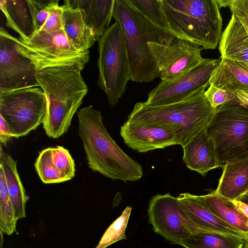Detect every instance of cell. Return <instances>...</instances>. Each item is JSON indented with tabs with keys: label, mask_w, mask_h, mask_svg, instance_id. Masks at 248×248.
Listing matches in <instances>:
<instances>
[{
	"label": "cell",
	"mask_w": 248,
	"mask_h": 248,
	"mask_svg": "<svg viewBox=\"0 0 248 248\" xmlns=\"http://www.w3.org/2000/svg\"><path fill=\"white\" fill-rule=\"evenodd\" d=\"M81 71L75 67L60 66L36 73L38 87L47 99L42 124L49 138L57 139L67 132L75 113L87 93L88 87Z\"/></svg>",
	"instance_id": "cell-2"
},
{
	"label": "cell",
	"mask_w": 248,
	"mask_h": 248,
	"mask_svg": "<svg viewBox=\"0 0 248 248\" xmlns=\"http://www.w3.org/2000/svg\"><path fill=\"white\" fill-rule=\"evenodd\" d=\"M59 0H30L36 31L44 25L51 8L59 5Z\"/></svg>",
	"instance_id": "cell-32"
},
{
	"label": "cell",
	"mask_w": 248,
	"mask_h": 248,
	"mask_svg": "<svg viewBox=\"0 0 248 248\" xmlns=\"http://www.w3.org/2000/svg\"><path fill=\"white\" fill-rule=\"evenodd\" d=\"M165 28L202 49H214L222 34L217 0H161Z\"/></svg>",
	"instance_id": "cell-5"
},
{
	"label": "cell",
	"mask_w": 248,
	"mask_h": 248,
	"mask_svg": "<svg viewBox=\"0 0 248 248\" xmlns=\"http://www.w3.org/2000/svg\"><path fill=\"white\" fill-rule=\"evenodd\" d=\"M17 38L0 28V93L38 86L31 61L16 48Z\"/></svg>",
	"instance_id": "cell-11"
},
{
	"label": "cell",
	"mask_w": 248,
	"mask_h": 248,
	"mask_svg": "<svg viewBox=\"0 0 248 248\" xmlns=\"http://www.w3.org/2000/svg\"><path fill=\"white\" fill-rule=\"evenodd\" d=\"M148 46L158 66L161 81L178 78L205 59L200 46L175 37L166 44L149 43Z\"/></svg>",
	"instance_id": "cell-12"
},
{
	"label": "cell",
	"mask_w": 248,
	"mask_h": 248,
	"mask_svg": "<svg viewBox=\"0 0 248 248\" xmlns=\"http://www.w3.org/2000/svg\"><path fill=\"white\" fill-rule=\"evenodd\" d=\"M132 208L127 206L121 215L108 228L95 248H106L126 239L125 231Z\"/></svg>",
	"instance_id": "cell-28"
},
{
	"label": "cell",
	"mask_w": 248,
	"mask_h": 248,
	"mask_svg": "<svg viewBox=\"0 0 248 248\" xmlns=\"http://www.w3.org/2000/svg\"><path fill=\"white\" fill-rule=\"evenodd\" d=\"M220 59H229L248 65V33L242 23L232 15L219 43Z\"/></svg>",
	"instance_id": "cell-19"
},
{
	"label": "cell",
	"mask_w": 248,
	"mask_h": 248,
	"mask_svg": "<svg viewBox=\"0 0 248 248\" xmlns=\"http://www.w3.org/2000/svg\"><path fill=\"white\" fill-rule=\"evenodd\" d=\"M99 71L97 85L114 107L125 93L130 80L129 67L123 34L115 22L98 40Z\"/></svg>",
	"instance_id": "cell-7"
},
{
	"label": "cell",
	"mask_w": 248,
	"mask_h": 248,
	"mask_svg": "<svg viewBox=\"0 0 248 248\" xmlns=\"http://www.w3.org/2000/svg\"><path fill=\"white\" fill-rule=\"evenodd\" d=\"M229 7L248 33V0H232Z\"/></svg>",
	"instance_id": "cell-34"
},
{
	"label": "cell",
	"mask_w": 248,
	"mask_h": 248,
	"mask_svg": "<svg viewBox=\"0 0 248 248\" xmlns=\"http://www.w3.org/2000/svg\"><path fill=\"white\" fill-rule=\"evenodd\" d=\"M52 159L56 169L67 181L75 175V163L69 151L63 146L52 147Z\"/></svg>",
	"instance_id": "cell-30"
},
{
	"label": "cell",
	"mask_w": 248,
	"mask_h": 248,
	"mask_svg": "<svg viewBox=\"0 0 248 248\" xmlns=\"http://www.w3.org/2000/svg\"><path fill=\"white\" fill-rule=\"evenodd\" d=\"M205 86L187 98L173 104L151 106L137 103L126 122L151 125L166 129L174 135L177 145L183 147L205 128L215 109L208 102Z\"/></svg>",
	"instance_id": "cell-3"
},
{
	"label": "cell",
	"mask_w": 248,
	"mask_h": 248,
	"mask_svg": "<svg viewBox=\"0 0 248 248\" xmlns=\"http://www.w3.org/2000/svg\"><path fill=\"white\" fill-rule=\"evenodd\" d=\"M210 84L233 92L248 90V65L229 59H221L214 70Z\"/></svg>",
	"instance_id": "cell-22"
},
{
	"label": "cell",
	"mask_w": 248,
	"mask_h": 248,
	"mask_svg": "<svg viewBox=\"0 0 248 248\" xmlns=\"http://www.w3.org/2000/svg\"><path fill=\"white\" fill-rule=\"evenodd\" d=\"M112 17L120 26L127 52L130 80L149 82L159 76L148 43L166 44L174 36L150 22L126 0H115Z\"/></svg>",
	"instance_id": "cell-4"
},
{
	"label": "cell",
	"mask_w": 248,
	"mask_h": 248,
	"mask_svg": "<svg viewBox=\"0 0 248 248\" xmlns=\"http://www.w3.org/2000/svg\"><path fill=\"white\" fill-rule=\"evenodd\" d=\"M245 195H248V189Z\"/></svg>",
	"instance_id": "cell-39"
},
{
	"label": "cell",
	"mask_w": 248,
	"mask_h": 248,
	"mask_svg": "<svg viewBox=\"0 0 248 248\" xmlns=\"http://www.w3.org/2000/svg\"><path fill=\"white\" fill-rule=\"evenodd\" d=\"M220 59H205L189 71L170 81H161L148 93L145 103L160 106L182 101L190 97L202 87L210 85L212 73Z\"/></svg>",
	"instance_id": "cell-13"
},
{
	"label": "cell",
	"mask_w": 248,
	"mask_h": 248,
	"mask_svg": "<svg viewBox=\"0 0 248 248\" xmlns=\"http://www.w3.org/2000/svg\"><path fill=\"white\" fill-rule=\"evenodd\" d=\"M78 134L88 167L113 180L137 181L143 176L141 165L126 154L112 138L103 122L101 112L92 105L78 112Z\"/></svg>",
	"instance_id": "cell-1"
},
{
	"label": "cell",
	"mask_w": 248,
	"mask_h": 248,
	"mask_svg": "<svg viewBox=\"0 0 248 248\" xmlns=\"http://www.w3.org/2000/svg\"><path fill=\"white\" fill-rule=\"evenodd\" d=\"M0 8L6 17V26L22 39L28 40L37 32L30 0H0Z\"/></svg>",
	"instance_id": "cell-20"
},
{
	"label": "cell",
	"mask_w": 248,
	"mask_h": 248,
	"mask_svg": "<svg viewBox=\"0 0 248 248\" xmlns=\"http://www.w3.org/2000/svg\"><path fill=\"white\" fill-rule=\"evenodd\" d=\"M17 219L9 196L6 177L0 164V229L2 233L11 235L16 232Z\"/></svg>",
	"instance_id": "cell-26"
},
{
	"label": "cell",
	"mask_w": 248,
	"mask_h": 248,
	"mask_svg": "<svg viewBox=\"0 0 248 248\" xmlns=\"http://www.w3.org/2000/svg\"><path fill=\"white\" fill-rule=\"evenodd\" d=\"M236 101L241 105L248 107V90H239L235 93Z\"/></svg>",
	"instance_id": "cell-36"
},
{
	"label": "cell",
	"mask_w": 248,
	"mask_h": 248,
	"mask_svg": "<svg viewBox=\"0 0 248 248\" xmlns=\"http://www.w3.org/2000/svg\"><path fill=\"white\" fill-rule=\"evenodd\" d=\"M34 167L40 179L44 184L60 183L67 179L58 170L52 159V147L42 150L37 158Z\"/></svg>",
	"instance_id": "cell-27"
},
{
	"label": "cell",
	"mask_w": 248,
	"mask_h": 248,
	"mask_svg": "<svg viewBox=\"0 0 248 248\" xmlns=\"http://www.w3.org/2000/svg\"><path fill=\"white\" fill-rule=\"evenodd\" d=\"M16 48L31 61L37 72L60 66H70L82 70L90 59L89 50L80 52L76 49L63 29L55 32L39 31L26 40L19 37Z\"/></svg>",
	"instance_id": "cell-8"
},
{
	"label": "cell",
	"mask_w": 248,
	"mask_h": 248,
	"mask_svg": "<svg viewBox=\"0 0 248 248\" xmlns=\"http://www.w3.org/2000/svg\"><path fill=\"white\" fill-rule=\"evenodd\" d=\"M63 29L71 44L78 51L88 50L96 40L92 30L86 24L79 8L62 5Z\"/></svg>",
	"instance_id": "cell-21"
},
{
	"label": "cell",
	"mask_w": 248,
	"mask_h": 248,
	"mask_svg": "<svg viewBox=\"0 0 248 248\" xmlns=\"http://www.w3.org/2000/svg\"><path fill=\"white\" fill-rule=\"evenodd\" d=\"M245 240L241 238L215 232H200L185 239L184 248H243Z\"/></svg>",
	"instance_id": "cell-25"
},
{
	"label": "cell",
	"mask_w": 248,
	"mask_h": 248,
	"mask_svg": "<svg viewBox=\"0 0 248 248\" xmlns=\"http://www.w3.org/2000/svg\"><path fill=\"white\" fill-rule=\"evenodd\" d=\"M115 0H66L64 3L79 8L86 24L92 30L96 41L109 27Z\"/></svg>",
	"instance_id": "cell-18"
},
{
	"label": "cell",
	"mask_w": 248,
	"mask_h": 248,
	"mask_svg": "<svg viewBox=\"0 0 248 248\" xmlns=\"http://www.w3.org/2000/svg\"><path fill=\"white\" fill-rule=\"evenodd\" d=\"M198 197L214 215L248 236V220L231 201L218 195L215 191Z\"/></svg>",
	"instance_id": "cell-23"
},
{
	"label": "cell",
	"mask_w": 248,
	"mask_h": 248,
	"mask_svg": "<svg viewBox=\"0 0 248 248\" xmlns=\"http://www.w3.org/2000/svg\"><path fill=\"white\" fill-rule=\"evenodd\" d=\"M183 147V160L190 170L202 176L220 167L215 144L206 127L196 134Z\"/></svg>",
	"instance_id": "cell-15"
},
{
	"label": "cell",
	"mask_w": 248,
	"mask_h": 248,
	"mask_svg": "<svg viewBox=\"0 0 248 248\" xmlns=\"http://www.w3.org/2000/svg\"><path fill=\"white\" fill-rule=\"evenodd\" d=\"M62 5L53 7L44 25L39 31L47 32H55L63 29Z\"/></svg>",
	"instance_id": "cell-33"
},
{
	"label": "cell",
	"mask_w": 248,
	"mask_h": 248,
	"mask_svg": "<svg viewBox=\"0 0 248 248\" xmlns=\"http://www.w3.org/2000/svg\"><path fill=\"white\" fill-rule=\"evenodd\" d=\"M120 135L128 147L140 153H146L177 145L171 132L151 125L137 124L125 122Z\"/></svg>",
	"instance_id": "cell-14"
},
{
	"label": "cell",
	"mask_w": 248,
	"mask_h": 248,
	"mask_svg": "<svg viewBox=\"0 0 248 248\" xmlns=\"http://www.w3.org/2000/svg\"><path fill=\"white\" fill-rule=\"evenodd\" d=\"M222 168V174L215 192L226 199L238 200L248 189V157L227 163Z\"/></svg>",
	"instance_id": "cell-17"
},
{
	"label": "cell",
	"mask_w": 248,
	"mask_h": 248,
	"mask_svg": "<svg viewBox=\"0 0 248 248\" xmlns=\"http://www.w3.org/2000/svg\"><path fill=\"white\" fill-rule=\"evenodd\" d=\"M206 131L214 141L220 167L248 157V107L236 100L215 109Z\"/></svg>",
	"instance_id": "cell-6"
},
{
	"label": "cell",
	"mask_w": 248,
	"mask_h": 248,
	"mask_svg": "<svg viewBox=\"0 0 248 248\" xmlns=\"http://www.w3.org/2000/svg\"><path fill=\"white\" fill-rule=\"evenodd\" d=\"M204 95L214 109L236 100L235 93L210 84Z\"/></svg>",
	"instance_id": "cell-31"
},
{
	"label": "cell",
	"mask_w": 248,
	"mask_h": 248,
	"mask_svg": "<svg viewBox=\"0 0 248 248\" xmlns=\"http://www.w3.org/2000/svg\"><path fill=\"white\" fill-rule=\"evenodd\" d=\"M13 137L11 128L6 121L0 115V141L6 146L7 143Z\"/></svg>",
	"instance_id": "cell-35"
},
{
	"label": "cell",
	"mask_w": 248,
	"mask_h": 248,
	"mask_svg": "<svg viewBox=\"0 0 248 248\" xmlns=\"http://www.w3.org/2000/svg\"><path fill=\"white\" fill-rule=\"evenodd\" d=\"M243 248H248V241H245Z\"/></svg>",
	"instance_id": "cell-38"
},
{
	"label": "cell",
	"mask_w": 248,
	"mask_h": 248,
	"mask_svg": "<svg viewBox=\"0 0 248 248\" xmlns=\"http://www.w3.org/2000/svg\"><path fill=\"white\" fill-rule=\"evenodd\" d=\"M126 1L153 25L162 30L167 31L164 24L161 0H126Z\"/></svg>",
	"instance_id": "cell-29"
},
{
	"label": "cell",
	"mask_w": 248,
	"mask_h": 248,
	"mask_svg": "<svg viewBox=\"0 0 248 248\" xmlns=\"http://www.w3.org/2000/svg\"><path fill=\"white\" fill-rule=\"evenodd\" d=\"M147 214L154 231L171 244L181 246L183 241L193 234L209 232L196 224L177 197L169 193L154 196L149 201Z\"/></svg>",
	"instance_id": "cell-10"
},
{
	"label": "cell",
	"mask_w": 248,
	"mask_h": 248,
	"mask_svg": "<svg viewBox=\"0 0 248 248\" xmlns=\"http://www.w3.org/2000/svg\"><path fill=\"white\" fill-rule=\"evenodd\" d=\"M0 164L2 166L6 179L9 196L17 220L26 217L25 191L16 168V161L8 153L0 149Z\"/></svg>",
	"instance_id": "cell-24"
},
{
	"label": "cell",
	"mask_w": 248,
	"mask_h": 248,
	"mask_svg": "<svg viewBox=\"0 0 248 248\" xmlns=\"http://www.w3.org/2000/svg\"><path fill=\"white\" fill-rule=\"evenodd\" d=\"M46 107V96L37 87L0 93V115L9 125L14 138L35 130L42 124Z\"/></svg>",
	"instance_id": "cell-9"
},
{
	"label": "cell",
	"mask_w": 248,
	"mask_h": 248,
	"mask_svg": "<svg viewBox=\"0 0 248 248\" xmlns=\"http://www.w3.org/2000/svg\"><path fill=\"white\" fill-rule=\"evenodd\" d=\"M238 200H240L248 204V195H244Z\"/></svg>",
	"instance_id": "cell-37"
},
{
	"label": "cell",
	"mask_w": 248,
	"mask_h": 248,
	"mask_svg": "<svg viewBox=\"0 0 248 248\" xmlns=\"http://www.w3.org/2000/svg\"><path fill=\"white\" fill-rule=\"evenodd\" d=\"M177 198L189 217L202 229L238 237L248 241L246 234L219 219L207 209L198 195L185 192L180 194Z\"/></svg>",
	"instance_id": "cell-16"
}]
</instances>
